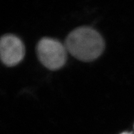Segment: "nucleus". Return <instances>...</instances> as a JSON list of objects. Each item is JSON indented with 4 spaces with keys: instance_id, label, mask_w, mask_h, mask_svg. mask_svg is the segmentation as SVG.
I'll return each mask as SVG.
<instances>
[{
    "instance_id": "obj_3",
    "label": "nucleus",
    "mask_w": 134,
    "mask_h": 134,
    "mask_svg": "<svg viewBox=\"0 0 134 134\" xmlns=\"http://www.w3.org/2000/svg\"><path fill=\"white\" fill-rule=\"evenodd\" d=\"M0 53L4 64L9 66H14L24 58V44L18 37L11 34L5 35L1 38Z\"/></svg>"
},
{
    "instance_id": "obj_4",
    "label": "nucleus",
    "mask_w": 134,
    "mask_h": 134,
    "mask_svg": "<svg viewBox=\"0 0 134 134\" xmlns=\"http://www.w3.org/2000/svg\"><path fill=\"white\" fill-rule=\"evenodd\" d=\"M122 134H129V133H122Z\"/></svg>"
},
{
    "instance_id": "obj_2",
    "label": "nucleus",
    "mask_w": 134,
    "mask_h": 134,
    "mask_svg": "<svg viewBox=\"0 0 134 134\" xmlns=\"http://www.w3.org/2000/svg\"><path fill=\"white\" fill-rule=\"evenodd\" d=\"M66 48L57 40L42 38L37 44V52L41 62L52 70H58L66 62Z\"/></svg>"
},
{
    "instance_id": "obj_1",
    "label": "nucleus",
    "mask_w": 134,
    "mask_h": 134,
    "mask_svg": "<svg viewBox=\"0 0 134 134\" xmlns=\"http://www.w3.org/2000/svg\"><path fill=\"white\" fill-rule=\"evenodd\" d=\"M65 47L77 59L91 62L103 53L104 42L96 30L90 27H81L70 33L65 42Z\"/></svg>"
}]
</instances>
